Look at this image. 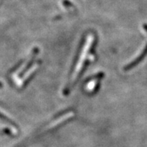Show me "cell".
Here are the masks:
<instances>
[{"label":"cell","instance_id":"cell-1","mask_svg":"<svg viewBox=\"0 0 147 147\" xmlns=\"http://www.w3.org/2000/svg\"><path fill=\"white\" fill-rule=\"evenodd\" d=\"M92 40H93V37L92 36H90V37H88V40L86 42V44L84 46V48L83 49V52H82V55L80 56V58H79V61H78V63H77L76 68V70H75V73H74V78H76V77L78 76V73H80L81 69H82V64L84 63V59H85L86 55H87V52L89 49L90 47V45H91Z\"/></svg>","mask_w":147,"mask_h":147},{"label":"cell","instance_id":"cell-2","mask_svg":"<svg viewBox=\"0 0 147 147\" xmlns=\"http://www.w3.org/2000/svg\"><path fill=\"white\" fill-rule=\"evenodd\" d=\"M146 55H147V46H146V47L145 49H144V52H143V53H142V54L140 55L139 56V57H138V58H137L135 61H134L131 62V63L128 64L126 67H124V69H125V71H127V70H129V69H132L133 67H134L135 66H137V64H138V63H140L142 60L144 59V57H145Z\"/></svg>","mask_w":147,"mask_h":147},{"label":"cell","instance_id":"cell-3","mask_svg":"<svg viewBox=\"0 0 147 147\" xmlns=\"http://www.w3.org/2000/svg\"><path fill=\"white\" fill-rule=\"evenodd\" d=\"M96 84V79H93L88 84V86H87V90H93L94 88V87H95Z\"/></svg>","mask_w":147,"mask_h":147}]
</instances>
